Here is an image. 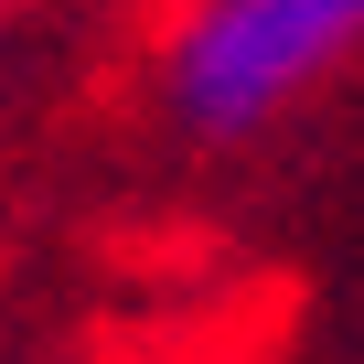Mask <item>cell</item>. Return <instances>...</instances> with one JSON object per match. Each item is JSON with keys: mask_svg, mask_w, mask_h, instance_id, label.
<instances>
[{"mask_svg": "<svg viewBox=\"0 0 364 364\" xmlns=\"http://www.w3.org/2000/svg\"><path fill=\"white\" fill-rule=\"evenodd\" d=\"M364 43V0H204L171 43V107L204 139L268 129Z\"/></svg>", "mask_w": 364, "mask_h": 364, "instance_id": "obj_1", "label": "cell"}]
</instances>
